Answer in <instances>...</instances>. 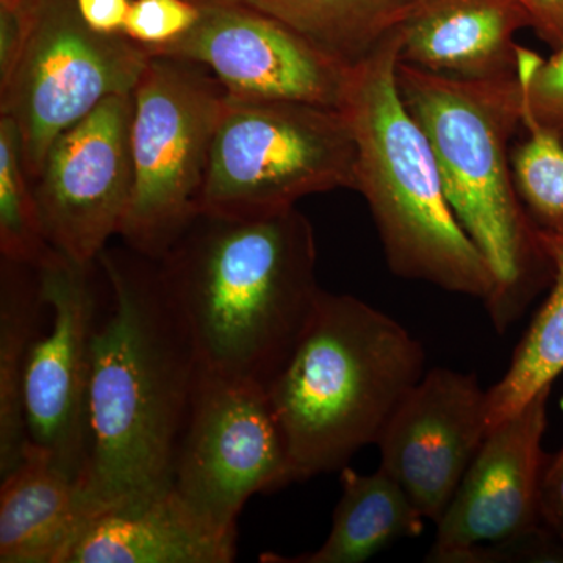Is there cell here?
<instances>
[{
	"instance_id": "cell-25",
	"label": "cell",
	"mask_w": 563,
	"mask_h": 563,
	"mask_svg": "<svg viewBox=\"0 0 563 563\" xmlns=\"http://www.w3.org/2000/svg\"><path fill=\"white\" fill-rule=\"evenodd\" d=\"M518 77L536 120L563 143V47L543 60L536 52L518 46Z\"/></svg>"
},
{
	"instance_id": "cell-13",
	"label": "cell",
	"mask_w": 563,
	"mask_h": 563,
	"mask_svg": "<svg viewBox=\"0 0 563 563\" xmlns=\"http://www.w3.org/2000/svg\"><path fill=\"white\" fill-rule=\"evenodd\" d=\"M199 21L151 57L196 63L229 95L342 109L351 66L239 0H192Z\"/></svg>"
},
{
	"instance_id": "cell-21",
	"label": "cell",
	"mask_w": 563,
	"mask_h": 563,
	"mask_svg": "<svg viewBox=\"0 0 563 563\" xmlns=\"http://www.w3.org/2000/svg\"><path fill=\"white\" fill-rule=\"evenodd\" d=\"M336 60L355 65L385 38L407 0H239Z\"/></svg>"
},
{
	"instance_id": "cell-12",
	"label": "cell",
	"mask_w": 563,
	"mask_h": 563,
	"mask_svg": "<svg viewBox=\"0 0 563 563\" xmlns=\"http://www.w3.org/2000/svg\"><path fill=\"white\" fill-rule=\"evenodd\" d=\"M60 252L40 266L49 331L33 343L24 377L29 442L79 483L90 451L91 347L98 325L92 273Z\"/></svg>"
},
{
	"instance_id": "cell-20",
	"label": "cell",
	"mask_w": 563,
	"mask_h": 563,
	"mask_svg": "<svg viewBox=\"0 0 563 563\" xmlns=\"http://www.w3.org/2000/svg\"><path fill=\"white\" fill-rule=\"evenodd\" d=\"M537 239L553 266V288L503 379L487 390L488 432L551 387L563 372V235L537 229Z\"/></svg>"
},
{
	"instance_id": "cell-4",
	"label": "cell",
	"mask_w": 563,
	"mask_h": 563,
	"mask_svg": "<svg viewBox=\"0 0 563 563\" xmlns=\"http://www.w3.org/2000/svg\"><path fill=\"white\" fill-rule=\"evenodd\" d=\"M424 366L422 344L398 321L322 290L290 361L266 388L298 483L342 472L379 443Z\"/></svg>"
},
{
	"instance_id": "cell-30",
	"label": "cell",
	"mask_w": 563,
	"mask_h": 563,
	"mask_svg": "<svg viewBox=\"0 0 563 563\" xmlns=\"http://www.w3.org/2000/svg\"><path fill=\"white\" fill-rule=\"evenodd\" d=\"M27 0H0V9L20 10Z\"/></svg>"
},
{
	"instance_id": "cell-15",
	"label": "cell",
	"mask_w": 563,
	"mask_h": 563,
	"mask_svg": "<svg viewBox=\"0 0 563 563\" xmlns=\"http://www.w3.org/2000/svg\"><path fill=\"white\" fill-rule=\"evenodd\" d=\"M393 29L399 63L484 80L517 74L515 36L531 22L518 0H407Z\"/></svg>"
},
{
	"instance_id": "cell-22",
	"label": "cell",
	"mask_w": 563,
	"mask_h": 563,
	"mask_svg": "<svg viewBox=\"0 0 563 563\" xmlns=\"http://www.w3.org/2000/svg\"><path fill=\"white\" fill-rule=\"evenodd\" d=\"M0 254L40 268L57 251L44 232L16 122L0 114Z\"/></svg>"
},
{
	"instance_id": "cell-6",
	"label": "cell",
	"mask_w": 563,
	"mask_h": 563,
	"mask_svg": "<svg viewBox=\"0 0 563 563\" xmlns=\"http://www.w3.org/2000/svg\"><path fill=\"white\" fill-rule=\"evenodd\" d=\"M357 147L342 109L225 96L199 211L261 218L306 196L357 187Z\"/></svg>"
},
{
	"instance_id": "cell-2",
	"label": "cell",
	"mask_w": 563,
	"mask_h": 563,
	"mask_svg": "<svg viewBox=\"0 0 563 563\" xmlns=\"http://www.w3.org/2000/svg\"><path fill=\"white\" fill-rule=\"evenodd\" d=\"M199 368L268 388L317 307V243L296 207L261 218L199 211L157 261Z\"/></svg>"
},
{
	"instance_id": "cell-18",
	"label": "cell",
	"mask_w": 563,
	"mask_h": 563,
	"mask_svg": "<svg viewBox=\"0 0 563 563\" xmlns=\"http://www.w3.org/2000/svg\"><path fill=\"white\" fill-rule=\"evenodd\" d=\"M342 498L333 512L331 533L312 553H265L263 563H362L383 553L398 540L418 537L424 520L401 485L385 472H340Z\"/></svg>"
},
{
	"instance_id": "cell-27",
	"label": "cell",
	"mask_w": 563,
	"mask_h": 563,
	"mask_svg": "<svg viewBox=\"0 0 563 563\" xmlns=\"http://www.w3.org/2000/svg\"><path fill=\"white\" fill-rule=\"evenodd\" d=\"M77 11L88 29L99 35H124L132 0H76Z\"/></svg>"
},
{
	"instance_id": "cell-16",
	"label": "cell",
	"mask_w": 563,
	"mask_h": 563,
	"mask_svg": "<svg viewBox=\"0 0 563 563\" xmlns=\"http://www.w3.org/2000/svg\"><path fill=\"white\" fill-rule=\"evenodd\" d=\"M236 539L203 525L172 490L91 515L65 563H229Z\"/></svg>"
},
{
	"instance_id": "cell-9",
	"label": "cell",
	"mask_w": 563,
	"mask_h": 563,
	"mask_svg": "<svg viewBox=\"0 0 563 563\" xmlns=\"http://www.w3.org/2000/svg\"><path fill=\"white\" fill-rule=\"evenodd\" d=\"M543 388L485 437L466 470L426 562L495 563L562 558L563 544L548 531L540 485L548 398Z\"/></svg>"
},
{
	"instance_id": "cell-24",
	"label": "cell",
	"mask_w": 563,
	"mask_h": 563,
	"mask_svg": "<svg viewBox=\"0 0 563 563\" xmlns=\"http://www.w3.org/2000/svg\"><path fill=\"white\" fill-rule=\"evenodd\" d=\"M199 16L192 0H132L124 36L152 55L184 38Z\"/></svg>"
},
{
	"instance_id": "cell-5",
	"label": "cell",
	"mask_w": 563,
	"mask_h": 563,
	"mask_svg": "<svg viewBox=\"0 0 563 563\" xmlns=\"http://www.w3.org/2000/svg\"><path fill=\"white\" fill-rule=\"evenodd\" d=\"M398 52L391 29L350 69L342 110L357 147L355 191L368 203L396 276L485 303L495 277L451 209L428 136L399 95Z\"/></svg>"
},
{
	"instance_id": "cell-14",
	"label": "cell",
	"mask_w": 563,
	"mask_h": 563,
	"mask_svg": "<svg viewBox=\"0 0 563 563\" xmlns=\"http://www.w3.org/2000/svg\"><path fill=\"white\" fill-rule=\"evenodd\" d=\"M487 433V391L476 374L431 369L388 421L380 468L437 525Z\"/></svg>"
},
{
	"instance_id": "cell-26",
	"label": "cell",
	"mask_w": 563,
	"mask_h": 563,
	"mask_svg": "<svg viewBox=\"0 0 563 563\" xmlns=\"http://www.w3.org/2000/svg\"><path fill=\"white\" fill-rule=\"evenodd\" d=\"M540 509L544 528L563 544V448L544 465Z\"/></svg>"
},
{
	"instance_id": "cell-11",
	"label": "cell",
	"mask_w": 563,
	"mask_h": 563,
	"mask_svg": "<svg viewBox=\"0 0 563 563\" xmlns=\"http://www.w3.org/2000/svg\"><path fill=\"white\" fill-rule=\"evenodd\" d=\"M132 95L111 96L51 144L33 180L55 251L95 265L120 235L133 187Z\"/></svg>"
},
{
	"instance_id": "cell-23",
	"label": "cell",
	"mask_w": 563,
	"mask_h": 563,
	"mask_svg": "<svg viewBox=\"0 0 563 563\" xmlns=\"http://www.w3.org/2000/svg\"><path fill=\"white\" fill-rule=\"evenodd\" d=\"M523 129L528 136L510 158L515 188L537 229L563 235V143L536 120L526 101Z\"/></svg>"
},
{
	"instance_id": "cell-10",
	"label": "cell",
	"mask_w": 563,
	"mask_h": 563,
	"mask_svg": "<svg viewBox=\"0 0 563 563\" xmlns=\"http://www.w3.org/2000/svg\"><path fill=\"white\" fill-rule=\"evenodd\" d=\"M298 483L287 442L261 385L199 368L174 470V490L203 525L235 537L244 504Z\"/></svg>"
},
{
	"instance_id": "cell-3",
	"label": "cell",
	"mask_w": 563,
	"mask_h": 563,
	"mask_svg": "<svg viewBox=\"0 0 563 563\" xmlns=\"http://www.w3.org/2000/svg\"><path fill=\"white\" fill-rule=\"evenodd\" d=\"M396 84L428 136L444 192L495 277L485 302L496 332L514 324L553 282L512 174L510 143L523 128L520 77L463 80L398 63Z\"/></svg>"
},
{
	"instance_id": "cell-17",
	"label": "cell",
	"mask_w": 563,
	"mask_h": 563,
	"mask_svg": "<svg viewBox=\"0 0 563 563\" xmlns=\"http://www.w3.org/2000/svg\"><path fill=\"white\" fill-rule=\"evenodd\" d=\"M0 481V562L65 563L85 523L77 481L31 442Z\"/></svg>"
},
{
	"instance_id": "cell-28",
	"label": "cell",
	"mask_w": 563,
	"mask_h": 563,
	"mask_svg": "<svg viewBox=\"0 0 563 563\" xmlns=\"http://www.w3.org/2000/svg\"><path fill=\"white\" fill-rule=\"evenodd\" d=\"M27 36V18L22 10L0 9V85L16 66Z\"/></svg>"
},
{
	"instance_id": "cell-8",
	"label": "cell",
	"mask_w": 563,
	"mask_h": 563,
	"mask_svg": "<svg viewBox=\"0 0 563 563\" xmlns=\"http://www.w3.org/2000/svg\"><path fill=\"white\" fill-rule=\"evenodd\" d=\"M20 10L27 36L0 85V114L16 122L33 181L63 132L111 96L132 95L151 55L128 36L92 32L76 0H27Z\"/></svg>"
},
{
	"instance_id": "cell-1",
	"label": "cell",
	"mask_w": 563,
	"mask_h": 563,
	"mask_svg": "<svg viewBox=\"0 0 563 563\" xmlns=\"http://www.w3.org/2000/svg\"><path fill=\"white\" fill-rule=\"evenodd\" d=\"M111 295L91 347L90 451L79 477L85 521L107 507L172 490L199 362L157 261L99 255Z\"/></svg>"
},
{
	"instance_id": "cell-29",
	"label": "cell",
	"mask_w": 563,
	"mask_h": 563,
	"mask_svg": "<svg viewBox=\"0 0 563 563\" xmlns=\"http://www.w3.org/2000/svg\"><path fill=\"white\" fill-rule=\"evenodd\" d=\"M531 29L555 52L563 47V0H518Z\"/></svg>"
},
{
	"instance_id": "cell-19",
	"label": "cell",
	"mask_w": 563,
	"mask_h": 563,
	"mask_svg": "<svg viewBox=\"0 0 563 563\" xmlns=\"http://www.w3.org/2000/svg\"><path fill=\"white\" fill-rule=\"evenodd\" d=\"M44 310L38 268L0 258V477L21 462L29 443L25 366L43 333Z\"/></svg>"
},
{
	"instance_id": "cell-7",
	"label": "cell",
	"mask_w": 563,
	"mask_h": 563,
	"mask_svg": "<svg viewBox=\"0 0 563 563\" xmlns=\"http://www.w3.org/2000/svg\"><path fill=\"white\" fill-rule=\"evenodd\" d=\"M225 96L202 66L151 57L132 92L133 187L120 231L129 250L161 261L199 213Z\"/></svg>"
}]
</instances>
